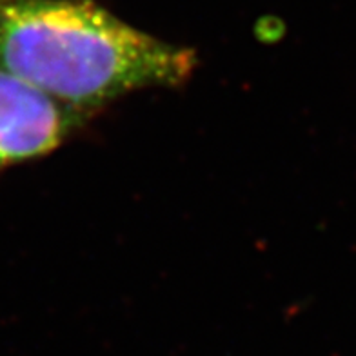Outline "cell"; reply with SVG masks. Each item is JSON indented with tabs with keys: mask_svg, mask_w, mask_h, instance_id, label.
<instances>
[{
	"mask_svg": "<svg viewBox=\"0 0 356 356\" xmlns=\"http://www.w3.org/2000/svg\"><path fill=\"white\" fill-rule=\"evenodd\" d=\"M195 67L193 49L93 0H0V70L86 118L124 95L184 84Z\"/></svg>",
	"mask_w": 356,
	"mask_h": 356,
	"instance_id": "6da1fadb",
	"label": "cell"
},
{
	"mask_svg": "<svg viewBox=\"0 0 356 356\" xmlns=\"http://www.w3.org/2000/svg\"><path fill=\"white\" fill-rule=\"evenodd\" d=\"M82 120L80 113L0 70V173L55 151Z\"/></svg>",
	"mask_w": 356,
	"mask_h": 356,
	"instance_id": "7a4b0ae2",
	"label": "cell"
}]
</instances>
